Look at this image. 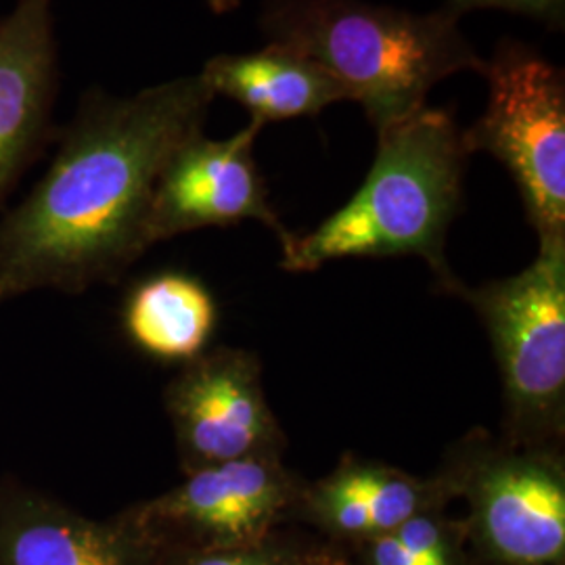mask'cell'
Instances as JSON below:
<instances>
[{
  "label": "cell",
  "instance_id": "1",
  "mask_svg": "<svg viewBox=\"0 0 565 565\" xmlns=\"http://www.w3.org/2000/svg\"><path fill=\"white\" fill-rule=\"evenodd\" d=\"M212 99L202 76L126 99L86 97L49 172L0 221V302L39 289L78 294L139 260L153 245L160 174L202 135Z\"/></svg>",
  "mask_w": 565,
  "mask_h": 565
},
{
  "label": "cell",
  "instance_id": "2",
  "mask_svg": "<svg viewBox=\"0 0 565 565\" xmlns=\"http://www.w3.org/2000/svg\"><path fill=\"white\" fill-rule=\"evenodd\" d=\"M377 139L363 186L312 233L281 243L282 268L303 273L343 258L419 256L455 291L459 281L446 264L445 242L463 200V130L448 109L425 105Z\"/></svg>",
  "mask_w": 565,
  "mask_h": 565
},
{
  "label": "cell",
  "instance_id": "3",
  "mask_svg": "<svg viewBox=\"0 0 565 565\" xmlns=\"http://www.w3.org/2000/svg\"><path fill=\"white\" fill-rule=\"evenodd\" d=\"M448 9L408 13L363 0H266L268 44L319 63L382 132L417 114L429 90L465 70L484 74Z\"/></svg>",
  "mask_w": 565,
  "mask_h": 565
},
{
  "label": "cell",
  "instance_id": "4",
  "mask_svg": "<svg viewBox=\"0 0 565 565\" xmlns=\"http://www.w3.org/2000/svg\"><path fill=\"white\" fill-rule=\"evenodd\" d=\"M455 291L492 343L509 443L557 448L565 427V239L539 242L534 263L513 277Z\"/></svg>",
  "mask_w": 565,
  "mask_h": 565
},
{
  "label": "cell",
  "instance_id": "5",
  "mask_svg": "<svg viewBox=\"0 0 565 565\" xmlns=\"http://www.w3.org/2000/svg\"><path fill=\"white\" fill-rule=\"evenodd\" d=\"M484 74L488 107L463 130L465 145L511 172L539 242L565 239L564 70L530 44L505 39Z\"/></svg>",
  "mask_w": 565,
  "mask_h": 565
},
{
  "label": "cell",
  "instance_id": "6",
  "mask_svg": "<svg viewBox=\"0 0 565 565\" xmlns=\"http://www.w3.org/2000/svg\"><path fill=\"white\" fill-rule=\"evenodd\" d=\"M450 492H463L473 522L501 562L557 565L565 555V465L557 448L471 436L443 467Z\"/></svg>",
  "mask_w": 565,
  "mask_h": 565
},
{
  "label": "cell",
  "instance_id": "7",
  "mask_svg": "<svg viewBox=\"0 0 565 565\" xmlns=\"http://www.w3.org/2000/svg\"><path fill=\"white\" fill-rule=\"evenodd\" d=\"M184 473L249 457H281L285 434L254 352L216 348L186 361L166 387Z\"/></svg>",
  "mask_w": 565,
  "mask_h": 565
},
{
  "label": "cell",
  "instance_id": "8",
  "mask_svg": "<svg viewBox=\"0 0 565 565\" xmlns=\"http://www.w3.org/2000/svg\"><path fill=\"white\" fill-rule=\"evenodd\" d=\"M263 128V121L252 120L231 139L212 141L202 132L177 149L156 186L151 243L243 221L266 224L281 243L291 237L268 202L266 182L254 160V145Z\"/></svg>",
  "mask_w": 565,
  "mask_h": 565
},
{
  "label": "cell",
  "instance_id": "9",
  "mask_svg": "<svg viewBox=\"0 0 565 565\" xmlns=\"http://www.w3.org/2000/svg\"><path fill=\"white\" fill-rule=\"evenodd\" d=\"M300 492L281 457H249L186 473L135 518L147 530L174 527L214 541V548L254 545Z\"/></svg>",
  "mask_w": 565,
  "mask_h": 565
},
{
  "label": "cell",
  "instance_id": "10",
  "mask_svg": "<svg viewBox=\"0 0 565 565\" xmlns=\"http://www.w3.org/2000/svg\"><path fill=\"white\" fill-rule=\"evenodd\" d=\"M55 0H18L0 20V203L51 135L57 90Z\"/></svg>",
  "mask_w": 565,
  "mask_h": 565
},
{
  "label": "cell",
  "instance_id": "11",
  "mask_svg": "<svg viewBox=\"0 0 565 565\" xmlns=\"http://www.w3.org/2000/svg\"><path fill=\"white\" fill-rule=\"evenodd\" d=\"M149 543L137 518L90 522L28 486L0 482V565H149Z\"/></svg>",
  "mask_w": 565,
  "mask_h": 565
},
{
  "label": "cell",
  "instance_id": "12",
  "mask_svg": "<svg viewBox=\"0 0 565 565\" xmlns=\"http://www.w3.org/2000/svg\"><path fill=\"white\" fill-rule=\"evenodd\" d=\"M210 90L242 103L252 120L312 118L327 105L345 102L348 95L319 63L289 49L268 44L249 55H218L200 74Z\"/></svg>",
  "mask_w": 565,
  "mask_h": 565
},
{
  "label": "cell",
  "instance_id": "13",
  "mask_svg": "<svg viewBox=\"0 0 565 565\" xmlns=\"http://www.w3.org/2000/svg\"><path fill=\"white\" fill-rule=\"evenodd\" d=\"M302 492L324 524L342 534L373 539L429 511L450 488L443 473L422 480L390 465L345 457L331 476Z\"/></svg>",
  "mask_w": 565,
  "mask_h": 565
},
{
  "label": "cell",
  "instance_id": "14",
  "mask_svg": "<svg viewBox=\"0 0 565 565\" xmlns=\"http://www.w3.org/2000/svg\"><path fill=\"white\" fill-rule=\"evenodd\" d=\"M216 324V303L202 282L182 273H162L135 287L124 310L128 338L163 361L202 354Z\"/></svg>",
  "mask_w": 565,
  "mask_h": 565
},
{
  "label": "cell",
  "instance_id": "15",
  "mask_svg": "<svg viewBox=\"0 0 565 565\" xmlns=\"http://www.w3.org/2000/svg\"><path fill=\"white\" fill-rule=\"evenodd\" d=\"M446 9L457 18L473 9H503L543 21L553 30H562L565 23V0H448Z\"/></svg>",
  "mask_w": 565,
  "mask_h": 565
},
{
  "label": "cell",
  "instance_id": "16",
  "mask_svg": "<svg viewBox=\"0 0 565 565\" xmlns=\"http://www.w3.org/2000/svg\"><path fill=\"white\" fill-rule=\"evenodd\" d=\"M182 565H294L285 555L260 543L243 546L207 548Z\"/></svg>",
  "mask_w": 565,
  "mask_h": 565
},
{
  "label": "cell",
  "instance_id": "17",
  "mask_svg": "<svg viewBox=\"0 0 565 565\" xmlns=\"http://www.w3.org/2000/svg\"><path fill=\"white\" fill-rule=\"evenodd\" d=\"M369 562L371 565H422L404 548L394 532L373 536V543L369 548Z\"/></svg>",
  "mask_w": 565,
  "mask_h": 565
},
{
  "label": "cell",
  "instance_id": "18",
  "mask_svg": "<svg viewBox=\"0 0 565 565\" xmlns=\"http://www.w3.org/2000/svg\"><path fill=\"white\" fill-rule=\"evenodd\" d=\"M207 7L216 13V15H224V13H231L239 7L242 0H205Z\"/></svg>",
  "mask_w": 565,
  "mask_h": 565
}]
</instances>
